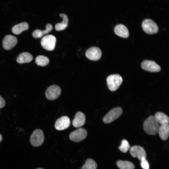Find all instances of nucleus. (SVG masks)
Instances as JSON below:
<instances>
[{
  "label": "nucleus",
  "instance_id": "cd10ccee",
  "mask_svg": "<svg viewBox=\"0 0 169 169\" xmlns=\"http://www.w3.org/2000/svg\"><path fill=\"white\" fill-rule=\"evenodd\" d=\"M2 140V136L1 134H0V143L1 142Z\"/></svg>",
  "mask_w": 169,
  "mask_h": 169
},
{
  "label": "nucleus",
  "instance_id": "1a4fd4ad",
  "mask_svg": "<svg viewBox=\"0 0 169 169\" xmlns=\"http://www.w3.org/2000/svg\"><path fill=\"white\" fill-rule=\"evenodd\" d=\"M61 93L60 87L56 85H53L48 88L45 92V96L49 100H54L59 96Z\"/></svg>",
  "mask_w": 169,
  "mask_h": 169
},
{
  "label": "nucleus",
  "instance_id": "412c9836",
  "mask_svg": "<svg viewBox=\"0 0 169 169\" xmlns=\"http://www.w3.org/2000/svg\"><path fill=\"white\" fill-rule=\"evenodd\" d=\"M154 116L156 120L161 125L168 124L169 118L165 114L160 112H156Z\"/></svg>",
  "mask_w": 169,
  "mask_h": 169
},
{
  "label": "nucleus",
  "instance_id": "4468645a",
  "mask_svg": "<svg viewBox=\"0 0 169 169\" xmlns=\"http://www.w3.org/2000/svg\"><path fill=\"white\" fill-rule=\"evenodd\" d=\"M85 120L84 114L81 112H78L76 114L75 117L72 121V124L76 128L80 127L84 124Z\"/></svg>",
  "mask_w": 169,
  "mask_h": 169
},
{
  "label": "nucleus",
  "instance_id": "20e7f679",
  "mask_svg": "<svg viewBox=\"0 0 169 169\" xmlns=\"http://www.w3.org/2000/svg\"><path fill=\"white\" fill-rule=\"evenodd\" d=\"M122 109L119 107L114 108L110 110L104 117L103 121L104 123L108 124L112 122L122 114Z\"/></svg>",
  "mask_w": 169,
  "mask_h": 169
},
{
  "label": "nucleus",
  "instance_id": "6e6552de",
  "mask_svg": "<svg viewBox=\"0 0 169 169\" xmlns=\"http://www.w3.org/2000/svg\"><path fill=\"white\" fill-rule=\"evenodd\" d=\"M131 155L134 157H136L140 161L146 159V153L144 149L139 146H134L130 149Z\"/></svg>",
  "mask_w": 169,
  "mask_h": 169
},
{
  "label": "nucleus",
  "instance_id": "9d476101",
  "mask_svg": "<svg viewBox=\"0 0 169 169\" xmlns=\"http://www.w3.org/2000/svg\"><path fill=\"white\" fill-rule=\"evenodd\" d=\"M85 55L90 60L96 61L101 58L102 52L99 48L95 46L92 47L86 50Z\"/></svg>",
  "mask_w": 169,
  "mask_h": 169
},
{
  "label": "nucleus",
  "instance_id": "6ab92c4d",
  "mask_svg": "<svg viewBox=\"0 0 169 169\" xmlns=\"http://www.w3.org/2000/svg\"><path fill=\"white\" fill-rule=\"evenodd\" d=\"M33 59L32 55L29 53L24 52L19 54L17 57V61L19 64L29 63Z\"/></svg>",
  "mask_w": 169,
  "mask_h": 169
},
{
  "label": "nucleus",
  "instance_id": "4be33fe9",
  "mask_svg": "<svg viewBox=\"0 0 169 169\" xmlns=\"http://www.w3.org/2000/svg\"><path fill=\"white\" fill-rule=\"evenodd\" d=\"M116 165L120 169H134V164L128 161L119 160L116 162Z\"/></svg>",
  "mask_w": 169,
  "mask_h": 169
},
{
  "label": "nucleus",
  "instance_id": "f8f14e48",
  "mask_svg": "<svg viewBox=\"0 0 169 169\" xmlns=\"http://www.w3.org/2000/svg\"><path fill=\"white\" fill-rule=\"evenodd\" d=\"M17 39L15 37L10 35H6L3 40V46L5 50L12 49L17 44Z\"/></svg>",
  "mask_w": 169,
  "mask_h": 169
},
{
  "label": "nucleus",
  "instance_id": "f3484780",
  "mask_svg": "<svg viewBox=\"0 0 169 169\" xmlns=\"http://www.w3.org/2000/svg\"><path fill=\"white\" fill-rule=\"evenodd\" d=\"M29 28L28 24L26 22L20 23L13 26L12 29V32L16 34H19L23 31L27 30Z\"/></svg>",
  "mask_w": 169,
  "mask_h": 169
},
{
  "label": "nucleus",
  "instance_id": "a878e982",
  "mask_svg": "<svg viewBox=\"0 0 169 169\" xmlns=\"http://www.w3.org/2000/svg\"><path fill=\"white\" fill-rule=\"evenodd\" d=\"M141 165L143 169H149V164L146 159L141 161Z\"/></svg>",
  "mask_w": 169,
  "mask_h": 169
},
{
  "label": "nucleus",
  "instance_id": "dca6fc26",
  "mask_svg": "<svg viewBox=\"0 0 169 169\" xmlns=\"http://www.w3.org/2000/svg\"><path fill=\"white\" fill-rule=\"evenodd\" d=\"M158 132L160 138L165 141L167 139L169 135L168 124L161 125L159 126Z\"/></svg>",
  "mask_w": 169,
  "mask_h": 169
},
{
  "label": "nucleus",
  "instance_id": "2eb2a0df",
  "mask_svg": "<svg viewBox=\"0 0 169 169\" xmlns=\"http://www.w3.org/2000/svg\"><path fill=\"white\" fill-rule=\"evenodd\" d=\"M114 32L118 36L126 38L129 36V32L127 27L123 24H118L114 28Z\"/></svg>",
  "mask_w": 169,
  "mask_h": 169
},
{
  "label": "nucleus",
  "instance_id": "ddd939ff",
  "mask_svg": "<svg viewBox=\"0 0 169 169\" xmlns=\"http://www.w3.org/2000/svg\"><path fill=\"white\" fill-rule=\"evenodd\" d=\"M70 123L69 118L67 116H63L56 120L55 127L58 130H63L68 128L69 126Z\"/></svg>",
  "mask_w": 169,
  "mask_h": 169
},
{
  "label": "nucleus",
  "instance_id": "39448f33",
  "mask_svg": "<svg viewBox=\"0 0 169 169\" xmlns=\"http://www.w3.org/2000/svg\"><path fill=\"white\" fill-rule=\"evenodd\" d=\"M142 27L144 31L148 34L156 33L158 31V27L157 24L150 19H145L142 23Z\"/></svg>",
  "mask_w": 169,
  "mask_h": 169
},
{
  "label": "nucleus",
  "instance_id": "b1692460",
  "mask_svg": "<svg viewBox=\"0 0 169 169\" xmlns=\"http://www.w3.org/2000/svg\"><path fill=\"white\" fill-rule=\"evenodd\" d=\"M35 62L37 65L44 66L47 65L49 63V58L44 55H39L36 58Z\"/></svg>",
  "mask_w": 169,
  "mask_h": 169
},
{
  "label": "nucleus",
  "instance_id": "423d86ee",
  "mask_svg": "<svg viewBox=\"0 0 169 169\" xmlns=\"http://www.w3.org/2000/svg\"><path fill=\"white\" fill-rule=\"evenodd\" d=\"M56 41L55 37L52 35H48L44 36L41 39V44L45 49L52 51L55 47Z\"/></svg>",
  "mask_w": 169,
  "mask_h": 169
},
{
  "label": "nucleus",
  "instance_id": "9b49d317",
  "mask_svg": "<svg viewBox=\"0 0 169 169\" xmlns=\"http://www.w3.org/2000/svg\"><path fill=\"white\" fill-rule=\"evenodd\" d=\"M141 68L144 70L151 72H159L161 69L160 67L155 62L149 60H146L141 63Z\"/></svg>",
  "mask_w": 169,
  "mask_h": 169
},
{
  "label": "nucleus",
  "instance_id": "c85d7f7f",
  "mask_svg": "<svg viewBox=\"0 0 169 169\" xmlns=\"http://www.w3.org/2000/svg\"><path fill=\"white\" fill-rule=\"evenodd\" d=\"M36 169H44L41 168H38Z\"/></svg>",
  "mask_w": 169,
  "mask_h": 169
},
{
  "label": "nucleus",
  "instance_id": "aec40b11",
  "mask_svg": "<svg viewBox=\"0 0 169 169\" xmlns=\"http://www.w3.org/2000/svg\"><path fill=\"white\" fill-rule=\"evenodd\" d=\"M46 28L44 30H41L39 29H36L32 33L33 37L35 38L41 37L43 35L48 33L53 29L52 25L50 24H47L46 26Z\"/></svg>",
  "mask_w": 169,
  "mask_h": 169
},
{
  "label": "nucleus",
  "instance_id": "7ed1b4c3",
  "mask_svg": "<svg viewBox=\"0 0 169 169\" xmlns=\"http://www.w3.org/2000/svg\"><path fill=\"white\" fill-rule=\"evenodd\" d=\"M30 141L31 145L34 147H38L42 145L44 141L43 131L40 129L35 130L30 136Z\"/></svg>",
  "mask_w": 169,
  "mask_h": 169
},
{
  "label": "nucleus",
  "instance_id": "f257e3e1",
  "mask_svg": "<svg viewBox=\"0 0 169 169\" xmlns=\"http://www.w3.org/2000/svg\"><path fill=\"white\" fill-rule=\"evenodd\" d=\"M159 123L153 115H151L146 119L143 123L145 131L150 135H155L158 132Z\"/></svg>",
  "mask_w": 169,
  "mask_h": 169
},
{
  "label": "nucleus",
  "instance_id": "393cba45",
  "mask_svg": "<svg viewBox=\"0 0 169 169\" xmlns=\"http://www.w3.org/2000/svg\"><path fill=\"white\" fill-rule=\"evenodd\" d=\"M130 148V145L128 142L125 139L122 141L121 145L118 147L119 149L123 153L127 152Z\"/></svg>",
  "mask_w": 169,
  "mask_h": 169
},
{
  "label": "nucleus",
  "instance_id": "a211bd4d",
  "mask_svg": "<svg viewBox=\"0 0 169 169\" xmlns=\"http://www.w3.org/2000/svg\"><path fill=\"white\" fill-rule=\"evenodd\" d=\"M60 16L63 19L61 23H57L55 25V29L57 31H60L64 29L68 26L69 19L66 15L61 13L59 14Z\"/></svg>",
  "mask_w": 169,
  "mask_h": 169
},
{
  "label": "nucleus",
  "instance_id": "0eeeda50",
  "mask_svg": "<svg viewBox=\"0 0 169 169\" xmlns=\"http://www.w3.org/2000/svg\"><path fill=\"white\" fill-rule=\"evenodd\" d=\"M87 134V132L85 129L79 128L71 132L69 135V138L71 141L78 142L84 139Z\"/></svg>",
  "mask_w": 169,
  "mask_h": 169
},
{
  "label": "nucleus",
  "instance_id": "f03ea898",
  "mask_svg": "<svg viewBox=\"0 0 169 169\" xmlns=\"http://www.w3.org/2000/svg\"><path fill=\"white\" fill-rule=\"evenodd\" d=\"M106 80L108 88L112 91L116 90L123 81L121 77L118 74H114L109 76Z\"/></svg>",
  "mask_w": 169,
  "mask_h": 169
},
{
  "label": "nucleus",
  "instance_id": "5701e85b",
  "mask_svg": "<svg viewBox=\"0 0 169 169\" xmlns=\"http://www.w3.org/2000/svg\"><path fill=\"white\" fill-rule=\"evenodd\" d=\"M97 167L96 162L91 158H88L86 160L81 169H96Z\"/></svg>",
  "mask_w": 169,
  "mask_h": 169
},
{
  "label": "nucleus",
  "instance_id": "bb28decb",
  "mask_svg": "<svg viewBox=\"0 0 169 169\" xmlns=\"http://www.w3.org/2000/svg\"><path fill=\"white\" fill-rule=\"evenodd\" d=\"M5 100L0 95V108L4 107L5 105Z\"/></svg>",
  "mask_w": 169,
  "mask_h": 169
}]
</instances>
